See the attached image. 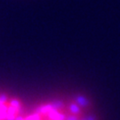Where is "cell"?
I'll list each match as a JSON object with an SVG mask.
<instances>
[{"mask_svg":"<svg viewBox=\"0 0 120 120\" xmlns=\"http://www.w3.org/2000/svg\"><path fill=\"white\" fill-rule=\"evenodd\" d=\"M18 120H100L95 104L83 93L51 96L27 105Z\"/></svg>","mask_w":120,"mask_h":120,"instance_id":"1","label":"cell"},{"mask_svg":"<svg viewBox=\"0 0 120 120\" xmlns=\"http://www.w3.org/2000/svg\"><path fill=\"white\" fill-rule=\"evenodd\" d=\"M26 107L20 97L0 90V120H18Z\"/></svg>","mask_w":120,"mask_h":120,"instance_id":"2","label":"cell"}]
</instances>
